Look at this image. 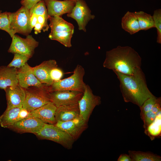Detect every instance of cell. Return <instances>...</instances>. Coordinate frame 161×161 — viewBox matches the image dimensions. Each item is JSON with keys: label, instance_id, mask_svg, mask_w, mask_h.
Here are the masks:
<instances>
[{"label": "cell", "instance_id": "cell-32", "mask_svg": "<svg viewBox=\"0 0 161 161\" xmlns=\"http://www.w3.org/2000/svg\"><path fill=\"white\" fill-rule=\"evenodd\" d=\"M63 72L60 68L56 67L53 69L50 72V77L53 81L61 80L63 75Z\"/></svg>", "mask_w": 161, "mask_h": 161}, {"label": "cell", "instance_id": "cell-7", "mask_svg": "<svg viewBox=\"0 0 161 161\" xmlns=\"http://www.w3.org/2000/svg\"><path fill=\"white\" fill-rule=\"evenodd\" d=\"M10 28L14 36L16 33L27 36L32 29L30 25V10L22 6L16 12H10Z\"/></svg>", "mask_w": 161, "mask_h": 161}, {"label": "cell", "instance_id": "cell-18", "mask_svg": "<svg viewBox=\"0 0 161 161\" xmlns=\"http://www.w3.org/2000/svg\"><path fill=\"white\" fill-rule=\"evenodd\" d=\"M57 109L56 106L50 101L30 112V114L45 123L55 125L57 122L55 117Z\"/></svg>", "mask_w": 161, "mask_h": 161}, {"label": "cell", "instance_id": "cell-26", "mask_svg": "<svg viewBox=\"0 0 161 161\" xmlns=\"http://www.w3.org/2000/svg\"><path fill=\"white\" fill-rule=\"evenodd\" d=\"M161 111L160 112L154 121L145 130V132L152 140L159 136L161 132Z\"/></svg>", "mask_w": 161, "mask_h": 161}, {"label": "cell", "instance_id": "cell-31", "mask_svg": "<svg viewBox=\"0 0 161 161\" xmlns=\"http://www.w3.org/2000/svg\"><path fill=\"white\" fill-rule=\"evenodd\" d=\"M157 114L154 113L151 110L145 114L141 119L143 121V127L145 130L154 121Z\"/></svg>", "mask_w": 161, "mask_h": 161}, {"label": "cell", "instance_id": "cell-21", "mask_svg": "<svg viewBox=\"0 0 161 161\" xmlns=\"http://www.w3.org/2000/svg\"><path fill=\"white\" fill-rule=\"evenodd\" d=\"M22 107L7 108L0 116V124L1 127L8 128L16 122L21 120L20 112Z\"/></svg>", "mask_w": 161, "mask_h": 161}, {"label": "cell", "instance_id": "cell-8", "mask_svg": "<svg viewBox=\"0 0 161 161\" xmlns=\"http://www.w3.org/2000/svg\"><path fill=\"white\" fill-rule=\"evenodd\" d=\"M12 38L8 52L20 54L30 58L32 56L35 49L39 44L38 42L30 35L26 36V38H24L15 34Z\"/></svg>", "mask_w": 161, "mask_h": 161}, {"label": "cell", "instance_id": "cell-23", "mask_svg": "<svg viewBox=\"0 0 161 161\" xmlns=\"http://www.w3.org/2000/svg\"><path fill=\"white\" fill-rule=\"evenodd\" d=\"M121 24L122 28L131 35L140 30L138 19L134 12L127 11L122 18Z\"/></svg>", "mask_w": 161, "mask_h": 161}, {"label": "cell", "instance_id": "cell-1", "mask_svg": "<svg viewBox=\"0 0 161 161\" xmlns=\"http://www.w3.org/2000/svg\"><path fill=\"white\" fill-rule=\"evenodd\" d=\"M141 58L129 46H120L107 51L104 67L123 74L132 75L142 70Z\"/></svg>", "mask_w": 161, "mask_h": 161}, {"label": "cell", "instance_id": "cell-22", "mask_svg": "<svg viewBox=\"0 0 161 161\" xmlns=\"http://www.w3.org/2000/svg\"><path fill=\"white\" fill-rule=\"evenodd\" d=\"M30 13L35 14L37 16V23L43 27L44 32L47 31L49 28L48 20L49 16L48 14L47 9L43 0H42L32 7L30 10Z\"/></svg>", "mask_w": 161, "mask_h": 161}, {"label": "cell", "instance_id": "cell-25", "mask_svg": "<svg viewBox=\"0 0 161 161\" xmlns=\"http://www.w3.org/2000/svg\"><path fill=\"white\" fill-rule=\"evenodd\" d=\"M140 30H146L154 27L152 16L142 11L135 12Z\"/></svg>", "mask_w": 161, "mask_h": 161}, {"label": "cell", "instance_id": "cell-33", "mask_svg": "<svg viewBox=\"0 0 161 161\" xmlns=\"http://www.w3.org/2000/svg\"><path fill=\"white\" fill-rule=\"evenodd\" d=\"M42 0H21V3L23 6L29 10L35 4Z\"/></svg>", "mask_w": 161, "mask_h": 161}, {"label": "cell", "instance_id": "cell-12", "mask_svg": "<svg viewBox=\"0 0 161 161\" xmlns=\"http://www.w3.org/2000/svg\"><path fill=\"white\" fill-rule=\"evenodd\" d=\"M45 123L30 114L27 117L15 123L9 128L17 133H37Z\"/></svg>", "mask_w": 161, "mask_h": 161}, {"label": "cell", "instance_id": "cell-2", "mask_svg": "<svg viewBox=\"0 0 161 161\" xmlns=\"http://www.w3.org/2000/svg\"><path fill=\"white\" fill-rule=\"evenodd\" d=\"M114 72L120 82V91L125 102H131L140 108L146 100L155 96L148 88L142 70L132 75Z\"/></svg>", "mask_w": 161, "mask_h": 161}, {"label": "cell", "instance_id": "cell-27", "mask_svg": "<svg viewBox=\"0 0 161 161\" xmlns=\"http://www.w3.org/2000/svg\"><path fill=\"white\" fill-rule=\"evenodd\" d=\"M9 14L10 12H2L0 10V30L6 32L12 38L13 36L10 30Z\"/></svg>", "mask_w": 161, "mask_h": 161}, {"label": "cell", "instance_id": "cell-19", "mask_svg": "<svg viewBox=\"0 0 161 161\" xmlns=\"http://www.w3.org/2000/svg\"><path fill=\"white\" fill-rule=\"evenodd\" d=\"M17 69L13 67L0 66V89L5 90L8 87L18 84Z\"/></svg>", "mask_w": 161, "mask_h": 161}, {"label": "cell", "instance_id": "cell-24", "mask_svg": "<svg viewBox=\"0 0 161 161\" xmlns=\"http://www.w3.org/2000/svg\"><path fill=\"white\" fill-rule=\"evenodd\" d=\"M129 155L132 161H160L161 157L152 153L129 150Z\"/></svg>", "mask_w": 161, "mask_h": 161}, {"label": "cell", "instance_id": "cell-14", "mask_svg": "<svg viewBox=\"0 0 161 161\" xmlns=\"http://www.w3.org/2000/svg\"><path fill=\"white\" fill-rule=\"evenodd\" d=\"M17 75L18 85L24 89L32 86H41V83L34 74L33 68L26 63L21 67L17 69Z\"/></svg>", "mask_w": 161, "mask_h": 161}, {"label": "cell", "instance_id": "cell-6", "mask_svg": "<svg viewBox=\"0 0 161 161\" xmlns=\"http://www.w3.org/2000/svg\"><path fill=\"white\" fill-rule=\"evenodd\" d=\"M39 138L51 140L68 149H71L75 140L69 134L55 126L45 123L35 134Z\"/></svg>", "mask_w": 161, "mask_h": 161}, {"label": "cell", "instance_id": "cell-10", "mask_svg": "<svg viewBox=\"0 0 161 161\" xmlns=\"http://www.w3.org/2000/svg\"><path fill=\"white\" fill-rule=\"evenodd\" d=\"M84 0H76L75 4L71 12L67 14L68 17L74 19L77 22L80 30L86 32V26L88 22L93 19L95 16Z\"/></svg>", "mask_w": 161, "mask_h": 161}, {"label": "cell", "instance_id": "cell-36", "mask_svg": "<svg viewBox=\"0 0 161 161\" xmlns=\"http://www.w3.org/2000/svg\"><path fill=\"white\" fill-rule=\"evenodd\" d=\"M60 0V1L72 0V1H76V0Z\"/></svg>", "mask_w": 161, "mask_h": 161}, {"label": "cell", "instance_id": "cell-16", "mask_svg": "<svg viewBox=\"0 0 161 161\" xmlns=\"http://www.w3.org/2000/svg\"><path fill=\"white\" fill-rule=\"evenodd\" d=\"M4 91L7 101V108L23 107L26 95L24 89L18 84L8 87Z\"/></svg>", "mask_w": 161, "mask_h": 161}, {"label": "cell", "instance_id": "cell-3", "mask_svg": "<svg viewBox=\"0 0 161 161\" xmlns=\"http://www.w3.org/2000/svg\"><path fill=\"white\" fill-rule=\"evenodd\" d=\"M48 20L50 21L49 25L51 29L49 38L51 40L58 41L66 47H71V39L74 32V25L59 16H49Z\"/></svg>", "mask_w": 161, "mask_h": 161}, {"label": "cell", "instance_id": "cell-29", "mask_svg": "<svg viewBox=\"0 0 161 161\" xmlns=\"http://www.w3.org/2000/svg\"><path fill=\"white\" fill-rule=\"evenodd\" d=\"M154 21V27L157 30V42L161 44V9H159L154 11L152 16Z\"/></svg>", "mask_w": 161, "mask_h": 161}, {"label": "cell", "instance_id": "cell-11", "mask_svg": "<svg viewBox=\"0 0 161 161\" xmlns=\"http://www.w3.org/2000/svg\"><path fill=\"white\" fill-rule=\"evenodd\" d=\"M83 94L77 91L61 90L49 92V95L50 101L58 107L78 103Z\"/></svg>", "mask_w": 161, "mask_h": 161}, {"label": "cell", "instance_id": "cell-35", "mask_svg": "<svg viewBox=\"0 0 161 161\" xmlns=\"http://www.w3.org/2000/svg\"><path fill=\"white\" fill-rule=\"evenodd\" d=\"M117 161H132L129 155L123 154H121L119 157Z\"/></svg>", "mask_w": 161, "mask_h": 161}, {"label": "cell", "instance_id": "cell-28", "mask_svg": "<svg viewBox=\"0 0 161 161\" xmlns=\"http://www.w3.org/2000/svg\"><path fill=\"white\" fill-rule=\"evenodd\" d=\"M14 54V58L11 62L7 66L8 67L19 68L24 65L30 59L26 56L20 54Z\"/></svg>", "mask_w": 161, "mask_h": 161}, {"label": "cell", "instance_id": "cell-17", "mask_svg": "<svg viewBox=\"0 0 161 161\" xmlns=\"http://www.w3.org/2000/svg\"><path fill=\"white\" fill-rule=\"evenodd\" d=\"M57 67L56 61L49 60L44 61L33 68L34 74L39 81L49 86L53 82L50 77L51 72L53 69Z\"/></svg>", "mask_w": 161, "mask_h": 161}, {"label": "cell", "instance_id": "cell-5", "mask_svg": "<svg viewBox=\"0 0 161 161\" xmlns=\"http://www.w3.org/2000/svg\"><path fill=\"white\" fill-rule=\"evenodd\" d=\"M26 97L23 108L30 112L50 102L48 85L32 86L25 89Z\"/></svg>", "mask_w": 161, "mask_h": 161}, {"label": "cell", "instance_id": "cell-13", "mask_svg": "<svg viewBox=\"0 0 161 161\" xmlns=\"http://www.w3.org/2000/svg\"><path fill=\"white\" fill-rule=\"evenodd\" d=\"M54 125L69 134L75 141L88 127V123L80 117L66 121H57Z\"/></svg>", "mask_w": 161, "mask_h": 161}, {"label": "cell", "instance_id": "cell-15", "mask_svg": "<svg viewBox=\"0 0 161 161\" xmlns=\"http://www.w3.org/2000/svg\"><path fill=\"white\" fill-rule=\"evenodd\" d=\"M49 16H61L69 13L75 6L76 1L72 0H43Z\"/></svg>", "mask_w": 161, "mask_h": 161}, {"label": "cell", "instance_id": "cell-34", "mask_svg": "<svg viewBox=\"0 0 161 161\" xmlns=\"http://www.w3.org/2000/svg\"><path fill=\"white\" fill-rule=\"evenodd\" d=\"M161 97H159L158 101L155 103L153 106L151 110L156 114L160 111H161Z\"/></svg>", "mask_w": 161, "mask_h": 161}, {"label": "cell", "instance_id": "cell-4", "mask_svg": "<svg viewBox=\"0 0 161 161\" xmlns=\"http://www.w3.org/2000/svg\"><path fill=\"white\" fill-rule=\"evenodd\" d=\"M85 74L83 68L78 65L73 74L70 77L59 80L54 81L50 85H48L49 92L56 91L68 90L77 91L83 93L86 84L83 81Z\"/></svg>", "mask_w": 161, "mask_h": 161}, {"label": "cell", "instance_id": "cell-9", "mask_svg": "<svg viewBox=\"0 0 161 161\" xmlns=\"http://www.w3.org/2000/svg\"><path fill=\"white\" fill-rule=\"evenodd\" d=\"M101 103L100 97L94 95L88 85H86L83 95L78 102L80 117L88 123L95 107Z\"/></svg>", "mask_w": 161, "mask_h": 161}, {"label": "cell", "instance_id": "cell-20", "mask_svg": "<svg viewBox=\"0 0 161 161\" xmlns=\"http://www.w3.org/2000/svg\"><path fill=\"white\" fill-rule=\"evenodd\" d=\"M78 103L60 106L57 107L55 114L56 121L65 122L80 117Z\"/></svg>", "mask_w": 161, "mask_h": 161}, {"label": "cell", "instance_id": "cell-30", "mask_svg": "<svg viewBox=\"0 0 161 161\" xmlns=\"http://www.w3.org/2000/svg\"><path fill=\"white\" fill-rule=\"evenodd\" d=\"M158 99L159 97L155 96L148 98L144 102L140 108V116L141 119L146 113L151 110L154 105L158 101Z\"/></svg>", "mask_w": 161, "mask_h": 161}]
</instances>
